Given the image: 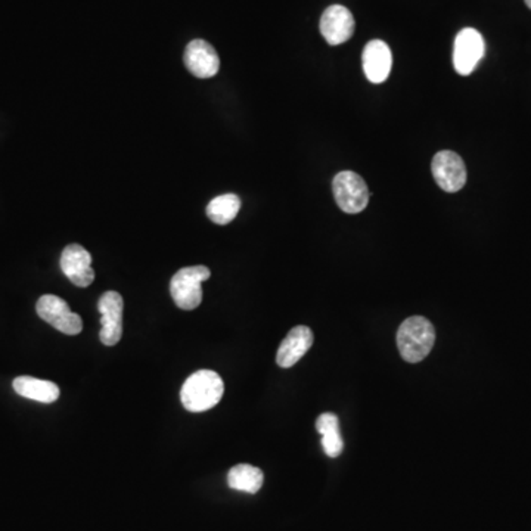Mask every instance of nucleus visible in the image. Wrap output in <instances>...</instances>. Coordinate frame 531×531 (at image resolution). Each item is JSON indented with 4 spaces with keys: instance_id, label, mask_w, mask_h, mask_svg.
I'll use <instances>...</instances> for the list:
<instances>
[{
    "instance_id": "nucleus-7",
    "label": "nucleus",
    "mask_w": 531,
    "mask_h": 531,
    "mask_svg": "<svg viewBox=\"0 0 531 531\" xmlns=\"http://www.w3.org/2000/svg\"><path fill=\"white\" fill-rule=\"evenodd\" d=\"M102 329L99 332L100 343L104 346H116L123 337V297L116 291H109L98 301Z\"/></svg>"
},
{
    "instance_id": "nucleus-15",
    "label": "nucleus",
    "mask_w": 531,
    "mask_h": 531,
    "mask_svg": "<svg viewBox=\"0 0 531 531\" xmlns=\"http://www.w3.org/2000/svg\"><path fill=\"white\" fill-rule=\"evenodd\" d=\"M316 430L322 434V447L329 458H338L343 453L344 442L339 432L338 416L322 413L316 421Z\"/></svg>"
},
{
    "instance_id": "nucleus-3",
    "label": "nucleus",
    "mask_w": 531,
    "mask_h": 531,
    "mask_svg": "<svg viewBox=\"0 0 531 531\" xmlns=\"http://www.w3.org/2000/svg\"><path fill=\"white\" fill-rule=\"evenodd\" d=\"M212 272L205 266H191L179 270L170 282V294L177 307L193 310L203 301V282L207 281Z\"/></svg>"
},
{
    "instance_id": "nucleus-13",
    "label": "nucleus",
    "mask_w": 531,
    "mask_h": 531,
    "mask_svg": "<svg viewBox=\"0 0 531 531\" xmlns=\"http://www.w3.org/2000/svg\"><path fill=\"white\" fill-rule=\"evenodd\" d=\"M313 346V332L307 327H296L289 331L276 354L277 365L291 368L300 360Z\"/></svg>"
},
{
    "instance_id": "nucleus-1",
    "label": "nucleus",
    "mask_w": 531,
    "mask_h": 531,
    "mask_svg": "<svg viewBox=\"0 0 531 531\" xmlns=\"http://www.w3.org/2000/svg\"><path fill=\"white\" fill-rule=\"evenodd\" d=\"M224 394V380L214 370H203L186 380L181 401L189 412L200 413L214 408Z\"/></svg>"
},
{
    "instance_id": "nucleus-12",
    "label": "nucleus",
    "mask_w": 531,
    "mask_h": 531,
    "mask_svg": "<svg viewBox=\"0 0 531 531\" xmlns=\"http://www.w3.org/2000/svg\"><path fill=\"white\" fill-rule=\"evenodd\" d=\"M363 71L370 83L380 85L389 78L393 67V54L382 40H370L363 49Z\"/></svg>"
},
{
    "instance_id": "nucleus-4",
    "label": "nucleus",
    "mask_w": 531,
    "mask_h": 531,
    "mask_svg": "<svg viewBox=\"0 0 531 531\" xmlns=\"http://www.w3.org/2000/svg\"><path fill=\"white\" fill-rule=\"evenodd\" d=\"M335 201L338 207L347 214H359L370 204V189L354 172H341L332 182Z\"/></svg>"
},
{
    "instance_id": "nucleus-5",
    "label": "nucleus",
    "mask_w": 531,
    "mask_h": 531,
    "mask_svg": "<svg viewBox=\"0 0 531 531\" xmlns=\"http://www.w3.org/2000/svg\"><path fill=\"white\" fill-rule=\"evenodd\" d=\"M36 310L45 322L52 325L62 334L78 335L83 329V320L80 316L71 312L68 303L62 300L61 297L52 296V294L40 297L36 305Z\"/></svg>"
},
{
    "instance_id": "nucleus-14",
    "label": "nucleus",
    "mask_w": 531,
    "mask_h": 531,
    "mask_svg": "<svg viewBox=\"0 0 531 531\" xmlns=\"http://www.w3.org/2000/svg\"><path fill=\"white\" fill-rule=\"evenodd\" d=\"M12 387L16 394L39 403H54L61 394L58 385L39 378L18 377L12 382Z\"/></svg>"
},
{
    "instance_id": "nucleus-6",
    "label": "nucleus",
    "mask_w": 531,
    "mask_h": 531,
    "mask_svg": "<svg viewBox=\"0 0 531 531\" xmlns=\"http://www.w3.org/2000/svg\"><path fill=\"white\" fill-rule=\"evenodd\" d=\"M485 45L480 31L463 28L459 31L453 47V66L456 73L470 76L484 57Z\"/></svg>"
},
{
    "instance_id": "nucleus-17",
    "label": "nucleus",
    "mask_w": 531,
    "mask_h": 531,
    "mask_svg": "<svg viewBox=\"0 0 531 531\" xmlns=\"http://www.w3.org/2000/svg\"><path fill=\"white\" fill-rule=\"evenodd\" d=\"M241 208V200L235 193H224L220 197L210 201L207 205V216L213 224H231L232 220L238 216Z\"/></svg>"
},
{
    "instance_id": "nucleus-11",
    "label": "nucleus",
    "mask_w": 531,
    "mask_h": 531,
    "mask_svg": "<svg viewBox=\"0 0 531 531\" xmlns=\"http://www.w3.org/2000/svg\"><path fill=\"white\" fill-rule=\"evenodd\" d=\"M185 66L195 78H212L219 73V55L205 40H193L185 49Z\"/></svg>"
},
{
    "instance_id": "nucleus-10",
    "label": "nucleus",
    "mask_w": 531,
    "mask_h": 531,
    "mask_svg": "<svg viewBox=\"0 0 531 531\" xmlns=\"http://www.w3.org/2000/svg\"><path fill=\"white\" fill-rule=\"evenodd\" d=\"M354 27H356L354 16L343 5H331L320 18V33L331 47L350 40Z\"/></svg>"
},
{
    "instance_id": "nucleus-18",
    "label": "nucleus",
    "mask_w": 531,
    "mask_h": 531,
    "mask_svg": "<svg viewBox=\"0 0 531 531\" xmlns=\"http://www.w3.org/2000/svg\"><path fill=\"white\" fill-rule=\"evenodd\" d=\"M526 4H527L528 8L531 9V0H526Z\"/></svg>"
},
{
    "instance_id": "nucleus-16",
    "label": "nucleus",
    "mask_w": 531,
    "mask_h": 531,
    "mask_svg": "<svg viewBox=\"0 0 531 531\" xmlns=\"http://www.w3.org/2000/svg\"><path fill=\"white\" fill-rule=\"evenodd\" d=\"M263 482H265L263 471L248 463H239L227 474V484L231 489L250 495H255L262 489Z\"/></svg>"
},
{
    "instance_id": "nucleus-2",
    "label": "nucleus",
    "mask_w": 531,
    "mask_h": 531,
    "mask_svg": "<svg viewBox=\"0 0 531 531\" xmlns=\"http://www.w3.org/2000/svg\"><path fill=\"white\" fill-rule=\"evenodd\" d=\"M434 343V327L422 316L408 318L397 332V347L401 358L409 363H418L427 358Z\"/></svg>"
},
{
    "instance_id": "nucleus-9",
    "label": "nucleus",
    "mask_w": 531,
    "mask_h": 531,
    "mask_svg": "<svg viewBox=\"0 0 531 531\" xmlns=\"http://www.w3.org/2000/svg\"><path fill=\"white\" fill-rule=\"evenodd\" d=\"M61 269L74 286L86 288L95 281L92 255L78 244L67 245L61 255Z\"/></svg>"
},
{
    "instance_id": "nucleus-8",
    "label": "nucleus",
    "mask_w": 531,
    "mask_h": 531,
    "mask_svg": "<svg viewBox=\"0 0 531 531\" xmlns=\"http://www.w3.org/2000/svg\"><path fill=\"white\" fill-rule=\"evenodd\" d=\"M432 176L444 193H458L466 183V167L461 155L453 151H440L432 158Z\"/></svg>"
}]
</instances>
